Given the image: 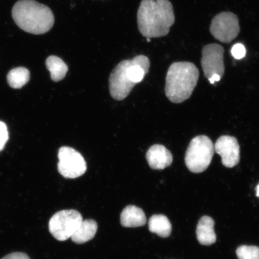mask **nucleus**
I'll list each match as a JSON object with an SVG mask.
<instances>
[{
    "instance_id": "ddd939ff",
    "label": "nucleus",
    "mask_w": 259,
    "mask_h": 259,
    "mask_svg": "<svg viewBox=\"0 0 259 259\" xmlns=\"http://www.w3.org/2000/svg\"><path fill=\"white\" fill-rule=\"evenodd\" d=\"M147 223L143 210L134 205H128L123 209L121 214V223L125 228H138Z\"/></svg>"
},
{
    "instance_id": "aec40b11",
    "label": "nucleus",
    "mask_w": 259,
    "mask_h": 259,
    "mask_svg": "<svg viewBox=\"0 0 259 259\" xmlns=\"http://www.w3.org/2000/svg\"><path fill=\"white\" fill-rule=\"evenodd\" d=\"M8 139L9 134L7 126L4 122L0 121V151L4 148Z\"/></svg>"
},
{
    "instance_id": "1a4fd4ad",
    "label": "nucleus",
    "mask_w": 259,
    "mask_h": 259,
    "mask_svg": "<svg viewBox=\"0 0 259 259\" xmlns=\"http://www.w3.org/2000/svg\"><path fill=\"white\" fill-rule=\"evenodd\" d=\"M130 60L119 63L109 77V90L111 96L116 100H122L128 96L135 84L129 79L127 69Z\"/></svg>"
},
{
    "instance_id": "39448f33",
    "label": "nucleus",
    "mask_w": 259,
    "mask_h": 259,
    "mask_svg": "<svg viewBox=\"0 0 259 259\" xmlns=\"http://www.w3.org/2000/svg\"><path fill=\"white\" fill-rule=\"evenodd\" d=\"M82 220V215L76 210H60L52 217L49 229L57 240L66 241L74 234Z\"/></svg>"
},
{
    "instance_id": "9b49d317",
    "label": "nucleus",
    "mask_w": 259,
    "mask_h": 259,
    "mask_svg": "<svg viewBox=\"0 0 259 259\" xmlns=\"http://www.w3.org/2000/svg\"><path fill=\"white\" fill-rule=\"evenodd\" d=\"M148 163L152 169L162 170L170 166L173 157L170 152L163 145H154L146 154Z\"/></svg>"
},
{
    "instance_id": "9d476101",
    "label": "nucleus",
    "mask_w": 259,
    "mask_h": 259,
    "mask_svg": "<svg viewBox=\"0 0 259 259\" xmlns=\"http://www.w3.org/2000/svg\"><path fill=\"white\" fill-rule=\"evenodd\" d=\"M214 150L222 157V163L226 167H234L240 160V147L237 139L234 137H220L214 145Z\"/></svg>"
},
{
    "instance_id": "6ab92c4d",
    "label": "nucleus",
    "mask_w": 259,
    "mask_h": 259,
    "mask_svg": "<svg viewBox=\"0 0 259 259\" xmlns=\"http://www.w3.org/2000/svg\"><path fill=\"white\" fill-rule=\"evenodd\" d=\"M231 54L236 59H242L246 55L245 48L241 44H236L232 48Z\"/></svg>"
},
{
    "instance_id": "f257e3e1",
    "label": "nucleus",
    "mask_w": 259,
    "mask_h": 259,
    "mask_svg": "<svg viewBox=\"0 0 259 259\" xmlns=\"http://www.w3.org/2000/svg\"><path fill=\"white\" fill-rule=\"evenodd\" d=\"M139 31L147 38L164 37L176 21L169 0H142L138 12Z\"/></svg>"
},
{
    "instance_id": "dca6fc26",
    "label": "nucleus",
    "mask_w": 259,
    "mask_h": 259,
    "mask_svg": "<svg viewBox=\"0 0 259 259\" xmlns=\"http://www.w3.org/2000/svg\"><path fill=\"white\" fill-rule=\"evenodd\" d=\"M47 69L50 71L52 80L54 82H59L66 76L69 70L68 66L60 58L52 56L46 61Z\"/></svg>"
},
{
    "instance_id": "f3484780",
    "label": "nucleus",
    "mask_w": 259,
    "mask_h": 259,
    "mask_svg": "<svg viewBox=\"0 0 259 259\" xmlns=\"http://www.w3.org/2000/svg\"><path fill=\"white\" fill-rule=\"evenodd\" d=\"M30 73L25 67H17L11 70L7 76L9 85L13 89H19L30 80Z\"/></svg>"
},
{
    "instance_id": "423d86ee",
    "label": "nucleus",
    "mask_w": 259,
    "mask_h": 259,
    "mask_svg": "<svg viewBox=\"0 0 259 259\" xmlns=\"http://www.w3.org/2000/svg\"><path fill=\"white\" fill-rule=\"evenodd\" d=\"M210 31L217 40L222 43H231L240 32L238 16L229 12L220 13L213 18Z\"/></svg>"
},
{
    "instance_id": "6e6552de",
    "label": "nucleus",
    "mask_w": 259,
    "mask_h": 259,
    "mask_svg": "<svg viewBox=\"0 0 259 259\" xmlns=\"http://www.w3.org/2000/svg\"><path fill=\"white\" fill-rule=\"evenodd\" d=\"M224 53V48L218 44H208L203 47L201 64L204 75L207 78L215 74L222 78L225 71Z\"/></svg>"
},
{
    "instance_id": "f03ea898",
    "label": "nucleus",
    "mask_w": 259,
    "mask_h": 259,
    "mask_svg": "<svg viewBox=\"0 0 259 259\" xmlns=\"http://www.w3.org/2000/svg\"><path fill=\"white\" fill-rule=\"evenodd\" d=\"M12 14L18 27L31 34L46 33L54 24V16L50 8L34 0L18 2L12 9Z\"/></svg>"
},
{
    "instance_id": "4468645a",
    "label": "nucleus",
    "mask_w": 259,
    "mask_h": 259,
    "mask_svg": "<svg viewBox=\"0 0 259 259\" xmlns=\"http://www.w3.org/2000/svg\"><path fill=\"white\" fill-rule=\"evenodd\" d=\"M97 231V224L95 220H82L70 238L76 244H84L95 237Z\"/></svg>"
},
{
    "instance_id": "a211bd4d",
    "label": "nucleus",
    "mask_w": 259,
    "mask_h": 259,
    "mask_svg": "<svg viewBox=\"0 0 259 259\" xmlns=\"http://www.w3.org/2000/svg\"><path fill=\"white\" fill-rule=\"evenodd\" d=\"M236 255L239 259H259V247L242 245L236 250Z\"/></svg>"
},
{
    "instance_id": "b1692460",
    "label": "nucleus",
    "mask_w": 259,
    "mask_h": 259,
    "mask_svg": "<svg viewBox=\"0 0 259 259\" xmlns=\"http://www.w3.org/2000/svg\"><path fill=\"white\" fill-rule=\"evenodd\" d=\"M147 41H151L150 38H147Z\"/></svg>"
},
{
    "instance_id": "7ed1b4c3",
    "label": "nucleus",
    "mask_w": 259,
    "mask_h": 259,
    "mask_svg": "<svg viewBox=\"0 0 259 259\" xmlns=\"http://www.w3.org/2000/svg\"><path fill=\"white\" fill-rule=\"evenodd\" d=\"M199 71L187 61L174 63L167 71L165 93L170 102L181 103L189 99L196 87Z\"/></svg>"
},
{
    "instance_id": "5701e85b",
    "label": "nucleus",
    "mask_w": 259,
    "mask_h": 259,
    "mask_svg": "<svg viewBox=\"0 0 259 259\" xmlns=\"http://www.w3.org/2000/svg\"><path fill=\"white\" fill-rule=\"evenodd\" d=\"M256 196L259 197V184L256 187Z\"/></svg>"
},
{
    "instance_id": "0eeeda50",
    "label": "nucleus",
    "mask_w": 259,
    "mask_h": 259,
    "mask_svg": "<svg viewBox=\"0 0 259 259\" xmlns=\"http://www.w3.org/2000/svg\"><path fill=\"white\" fill-rule=\"evenodd\" d=\"M58 170L66 178H78L87 170V163L82 155L73 148L63 147L58 151Z\"/></svg>"
},
{
    "instance_id": "f8f14e48",
    "label": "nucleus",
    "mask_w": 259,
    "mask_h": 259,
    "mask_svg": "<svg viewBox=\"0 0 259 259\" xmlns=\"http://www.w3.org/2000/svg\"><path fill=\"white\" fill-rule=\"evenodd\" d=\"M215 222L208 216H203L200 219L197 226V240L200 244L210 245L216 242L217 236L214 232Z\"/></svg>"
},
{
    "instance_id": "2eb2a0df",
    "label": "nucleus",
    "mask_w": 259,
    "mask_h": 259,
    "mask_svg": "<svg viewBox=\"0 0 259 259\" xmlns=\"http://www.w3.org/2000/svg\"><path fill=\"white\" fill-rule=\"evenodd\" d=\"M150 231L156 234L161 238L169 237L171 232V225L166 216L154 215L149 220Z\"/></svg>"
},
{
    "instance_id": "412c9836",
    "label": "nucleus",
    "mask_w": 259,
    "mask_h": 259,
    "mask_svg": "<svg viewBox=\"0 0 259 259\" xmlns=\"http://www.w3.org/2000/svg\"><path fill=\"white\" fill-rule=\"evenodd\" d=\"M2 259H30V258L24 252H15L6 255Z\"/></svg>"
},
{
    "instance_id": "20e7f679",
    "label": "nucleus",
    "mask_w": 259,
    "mask_h": 259,
    "mask_svg": "<svg viewBox=\"0 0 259 259\" xmlns=\"http://www.w3.org/2000/svg\"><path fill=\"white\" fill-rule=\"evenodd\" d=\"M214 151V145L208 137L198 136L193 138L186 151V166L192 172H203L209 167Z\"/></svg>"
},
{
    "instance_id": "4be33fe9",
    "label": "nucleus",
    "mask_w": 259,
    "mask_h": 259,
    "mask_svg": "<svg viewBox=\"0 0 259 259\" xmlns=\"http://www.w3.org/2000/svg\"><path fill=\"white\" fill-rule=\"evenodd\" d=\"M221 79V77L218 75V74H215L210 77L208 80L210 83L213 84L215 82H218V81H219Z\"/></svg>"
}]
</instances>
